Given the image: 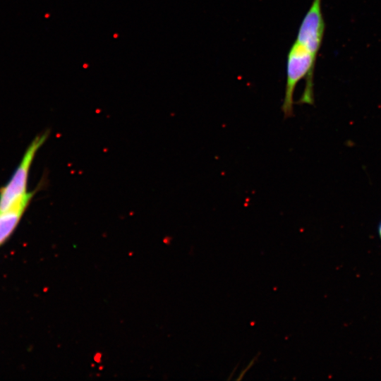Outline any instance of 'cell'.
Masks as SVG:
<instances>
[{
    "mask_svg": "<svg viewBox=\"0 0 381 381\" xmlns=\"http://www.w3.org/2000/svg\"><path fill=\"white\" fill-rule=\"evenodd\" d=\"M315 61L316 58L297 41L290 47L286 60L285 94L282 105L284 118L291 117L294 114V90L298 83L303 78H306V85L298 104H314L313 76Z\"/></svg>",
    "mask_w": 381,
    "mask_h": 381,
    "instance_id": "6da1fadb",
    "label": "cell"
},
{
    "mask_svg": "<svg viewBox=\"0 0 381 381\" xmlns=\"http://www.w3.org/2000/svg\"><path fill=\"white\" fill-rule=\"evenodd\" d=\"M48 133L37 135L26 149L11 179L0 190V211H4L20 200L28 193V174L36 152L44 143Z\"/></svg>",
    "mask_w": 381,
    "mask_h": 381,
    "instance_id": "7a4b0ae2",
    "label": "cell"
},
{
    "mask_svg": "<svg viewBox=\"0 0 381 381\" xmlns=\"http://www.w3.org/2000/svg\"><path fill=\"white\" fill-rule=\"evenodd\" d=\"M322 0H313L298 28L296 41L317 59L325 32Z\"/></svg>",
    "mask_w": 381,
    "mask_h": 381,
    "instance_id": "3957f363",
    "label": "cell"
},
{
    "mask_svg": "<svg viewBox=\"0 0 381 381\" xmlns=\"http://www.w3.org/2000/svg\"><path fill=\"white\" fill-rule=\"evenodd\" d=\"M35 190L28 192L8 209L0 211V246L13 234L28 207Z\"/></svg>",
    "mask_w": 381,
    "mask_h": 381,
    "instance_id": "277c9868",
    "label": "cell"
},
{
    "mask_svg": "<svg viewBox=\"0 0 381 381\" xmlns=\"http://www.w3.org/2000/svg\"><path fill=\"white\" fill-rule=\"evenodd\" d=\"M377 232H378V236L381 240V221L379 222V224L377 226Z\"/></svg>",
    "mask_w": 381,
    "mask_h": 381,
    "instance_id": "5b68a950",
    "label": "cell"
}]
</instances>
